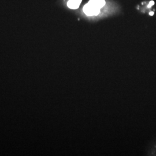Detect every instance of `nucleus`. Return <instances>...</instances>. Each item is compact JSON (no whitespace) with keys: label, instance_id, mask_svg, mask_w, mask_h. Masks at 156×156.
Returning a JSON list of instances; mask_svg holds the SVG:
<instances>
[{"label":"nucleus","instance_id":"nucleus-5","mask_svg":"<svg viewBox=\"0 0 156 156\" xmlns=\"http://www.w3.org/2000/svg\"><path fill=\"white\" fill-rule=\"evenodd\" d=\"M154 15V12H151L150 13V15H151V16H152V15Z\"/></svg>","mask_w":156,"mask_h":156},{"label":"nucleus","instance_id":"nucleus-2","mask_svg":"<svg viewBox=\"0 0 156 156\" xmlns=\"http://www.w3.org/2000/svg\"><path fill=\"white\" fill-rule=\"evenodd\" d=\"M82 2V0H69L68 2V6L73 9H78Z\"/></svg>","mask_w":156,"mask_h":156},{"label":"nucleus","instance_id":"nucleus-4","mask_svg":"<svg viewBox=\"0 0 156 156\" xmlns=\"http://www.w3.org/2000/svg\"><path fill=\"white\" fill-rule=\"evenodd\" d=\"M154 1H151V2H150V4H149V5H148V7H151V6L153 5H154Z\"/></svg>","mask_w":156,"mask_h":156},{"label":"nucleus","instance_id":"nucleus-1","mask_svg":"<svg viewBox=\"0 0 156 156\" xmlns=\"http://www.w3.org/2000/svg\"><path fill=\"white\" fill-rule=\"evenodd\" d=\"M83 12L86 15L89 16H97L100 12V9L97 8L91 2H89L84 6Z\"/></svg>","mask_w":156,"mask_h":156},{"label":"nucleus","instance_id":"nucleus-3","mask_svg":"<svg viewBox=\"0 0 156 156\" xmlns=\"http://www.w3.org/2000/svg\"><path fill=\"white\" fill-rule=\"evenodd\" d=\"M89 2L99 9L102 8L105 5V0H90Z\"/></svg>","mask_w":156,"mask_h":156}]
</instances>
